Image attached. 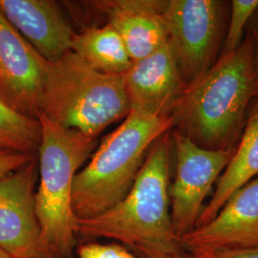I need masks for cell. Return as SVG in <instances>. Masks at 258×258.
Returning a JSON list of instances; mask_svg holds the SVG:
<instances>
[{"mask_svg": "<svg viewBox=\"0 0 258 258\" xmlns=\"http://www.w3.org/2000/svg\"><path fill=\"white\" fill-rule=\"evenodd\" d=\"M256 98L254 45L250 34L230 55L216 62L187 86L171 112L173 128L200 148H236Z\"/></svg>", "mask_w": 258, "mask_h": 258, "instance_id": "1", "label": "cell"}, {"mask_svg": "<svg viewBox=\"0 0 258 258\" xmlns=\"http://www.w3.org/2000/svg\"><path fill=\"white\" fill-rule=\"evenodd\" d=\"M172 149L170 130L158 139L149 149L126 196L100 215L76 219V234L87 239L115 240L136 249L180 247L170 213Z\"/></svg>", "mask_w": 258, "mask_h": 258, "instance_id": "2", "label": "cell"}, {"mask_svg": "<svg viewBox=\"0 0 258 258\" xmlns=\"http://www.w3.org/2000/svg\"><path fill=\"white\" fill-rule=\"evenodd\" d=\"M172 128L170 118L130 110L75 176L72 209L76 218H92L120 202L134 184L150 148Z\"/></svg>", "mask_w": 258, "mask_h": 258, "instance_id": "3", "label": "cell"}, {"mask_svg": "<svg viewBox=\"0 0 258 258\" xmlns=\"http://www.w3.org/2000/svg\"><path fill=\"white\" fill-rule=\"evenodd\" d=\"M129 112L124 75L102 73L72 51L45 61L38 113L53 122L97 139Z\"/></svg>", "mask_w": 258, "mask_h": 258, "instance_id": "4", "label": "cell"}, {"mask_svg": "<svg viewBox=\"0 0 258 258\" xmlns=\"http://www.w3.org/2000/svg\"><path fill=\"white\" fill-rule=\"evenodd\" d=\"M36 212L47 258H71L76 245L72 189L76 174L98 147L97 139L64 128L41 113Z\"/></svg>", "mask_w": 258, "mask_h": 258, "instance_id": "5", "label": "cell"}, {"mask_svg": "<svg viewBox=\"0 0 258 258\" xmlns=\"http://www.w3.org/2000/svg\"><path fill=\"white\" fill-rule=\"evenodd\" d=\"M227 6L220 0L166 1L168 45L188 85L218 59L225 38Z\"/></svg>", "mask_w": 258, "mask_h": 258, "instance_id": "6", "label": "cell"}, {"mask_svg": "<svg viewBox=\"0 0 258 258\" xmlns=\"http://www.w3.org/2000/svg\"><path fill=\"white\" fill-rule=\"evenodd\" d=\"M176 157L174 182L169 187L170 213L178 239L195 228L206 197L230 163L235 148L210 150L200 148L171 129Z\"/></svg>", "mask_w": 258, "mask_h": 258, "instance_id": "7", "label": "cell"}, {"mask_svg": "<svg viewBox=\"0 0 258 258\" xmlns=\"http://www.w3.org/2000/svg\"><path fill=\"white\" fill-rule=\"evenodd\" d=\"M37 156L0 178V248L14 258H47L36 212Z\"/></svg>", "mask_w": 258, "mask_h": 258, "instance_id": "8", "label": "cell"}, {"mask_svg": "<svg viewBox=\"0 0 258 258\" xmlns=\"http://www.w3.org/2000/svg\"><path fill=\"white\" fill-rule=\"evenodd\" d=\"M45 61L0 12V100L12 110L37 120Z\"/></svg>", "mask_w": 258, "mask_h": 258, "instance_id": "9", "label": "cell"}, {"mask_svg": "<svg viewBox=\"0 0 258 258\" xmlns=\"http://www.w3.org/2000/svg\"><path fill=\"white\" fill-rule=\"evenodd\" d=\"M179 242L188 252L258 248V177L232 194L211 221Z\"/></svg>", "mask_w": 258, "mask_h": 258, "instance_id": "10", "label": "cell"}, {"mask_svg": "<svg viewBox=\"0 0 258 258\" xmlns=\"http://www.w3.org/2000/svg\"><path fill=\"white\" fill-rule=\"evenodd\" d=\"M124 81L130 110L161 118H170L188 86L168 43L132 62Z\"/></svg>", "mask_w": 258, "mask_h": 258, "instance_id": "11", "label": "cell"}, {"mask_svg": "<svg viewBox=\"0 0 258 258\" xmlns=\"http://www.w3.org/2000/svg\"><path fill=\"white\" fill-rule=\"evenodd\" d=\"M167 0H103L93 2L119 33L132 62L168 43L165 18Z\"/></svg>", "mask_w": 258, "mask_h": 258, "instance_id": "12", "label": "cell"}, {"mask_svg": "<svg viewBox=\"0 0 258 258\" xmlns=\"http://www.w3.org/2000/svg\"><path fill=\"white\" fill-rule=\"evenodd\" d=\"M0 12L48 62L71 52L74 32L55 1L0 0Z\"/></svg>", "mask_w": 258, "mask_h": 258, "instance_id": "13", "label": "cell"}, {"mask_svg": "<svg viewBox=\"0 0 258 258\" xmlns=\"http://www.w3.org/2000/svg\"><path fill=\"white\" fill-rule=\"evenodd\" d=\"M258 177V99L248 120L234 154L223 171L214 194L204 207L195 228L211 221L232 194Z\"/></svg>", "mask_w": 258, "mask_h": 258, "instance_id": "14", "label": "cell"}, {"mask_svg": "<svg viewBox=\"0 0 258 258\" xmlns=\"http://www.w3.org/2000/svg\"><path fill=\"white\" fill-rule=\"evenodd\" d=\"M71 51L105 74L124 75L132 65L122 38L109 23L74 34Z\"/></svg>", "mask_w": 258, "mask_h": 258, "instance_id": "15", "label": "cell"}, {"mask_svg": "<svg viewBox=\"0 0 258 258\" xmlns=\"http://www.w3.org/2000/svg\"><path fill=\"white\" fill-rule=\"evenodd\" d=\"M41 143V125L12 110L0 100V149L37 154Z\"/></svg>", "mask_w": 258, "mask_h": 258, "instance_id": "16", "label": "cell"}, {"mask_svg": "<svg viewBox=\"0 0 258 258\" xmlns=\"http://www.w3.org/2000/svg\"><path fill=\"white\" fill-rule=\"evenodd\" d=\"M258 9V0H232L231 17L220 55H230L243 42L244 30Z\"/></svg>", "mask_w": 258, "mask_h": 258, "instance_id": "17", "label": "cell"}, {"mask_svg": "<svg viewBox=\"0 0 258 258\" xmlns=\"http://www.w3.org/2000/svg\"><path fill=\"white\" fill-rule=\"evenodd\" d=\"M78 258H136L126 248L117 243H84L77 249Z\"/></svg>", "mask_w": 258, "mask_h": 258, "instance_id": "18", "label": "cell"}, {"mask_svg": "<svg viewBox=\"0 0 258 258\" xmlns=\"http://www.w3.org/2000/svg\"><path fill=\"white\" fill-rule=\"evenodd\" d=\"M37 156V154H26L0 149V178L18 170Z\"/></svg>", "mask_w": 258, "mask_h": 258, "instance_id": "19", "label": "cell"}, {"mask_svg": "<svg viewBox=\"0 0 258 258\" xmlns=\"http://www.w3.org/2000/svg\"><path fill=\"white\" fill-rule=\"evenodd\" d=\"M196 258H258V248L190 252Z\"/></svg>", "mask_w": 258, "mask_h": 258, "instance_id": "20", "label": "cell"}, {"mask_svg": "<svg viewBox=\"0 0 258 258\" xmlns=\"http://www.w3.org/2000/svg\"><path fill=\"white\" fill-rule=\"evenodd\" d=\"M137 250L146 258H196L181 246L175 249H169L145 247L139 248Z\"/></svg>", "mask_w": 258, "mask_h": 258, "instance_id": "21", "label": "cell"}, {"mask_svg": "<svg viewBox=\"0 0 258 258\" xmlns=\"http://www.w3.org/2000/svg\"><path fill=\"white\" fill-rule=\"evenodd\" d=\"M249 34L252 37L254 45V74H255V88L256 99H258V9L251 19Z\"/></svg>", "mask_w": 258, "mask_h": 258, "instance_id": "22", "label": "cell"}, {"mask_svg": "<svg viewBox=\"0 0 258 258\" xmlns=\"http://www.w3.org/2000/svg\"><path fill=\"white\" fill-rule=\"evenodd\" d=\"M0 258H14L12 255H10L9 253L0 248Z\"/></svg>", "mask_w": 258, "mask_h": 258, "instance_id": "23", "label": "cell"}]
</instances>
